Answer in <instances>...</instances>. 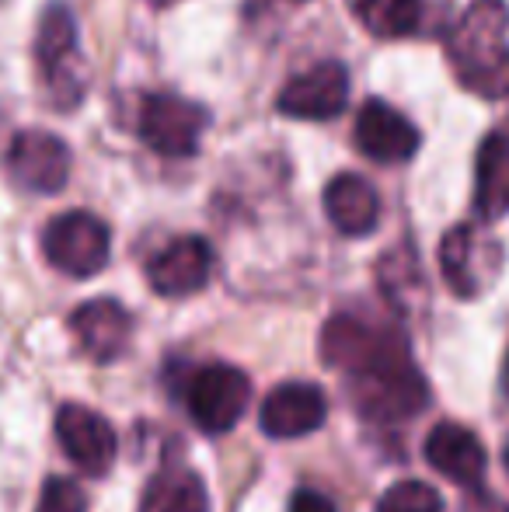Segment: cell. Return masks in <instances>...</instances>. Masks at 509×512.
I'll use <instances>...</instances> for the list:
<instances>
[{
	"label": "cell",
	"mask_w": 509,
	"mask_h": 512,
	"mask_svg": "<svg viewBox=\"0 0 509 512\" xmlns=\"http://www.w3.org/2000/svg\"><path fill=\"white\" fill-rule=\"evenodd\" d=\"M509 7L503 0H471L447 35L457 81L482 98L509 95Z\"/></svg>",
	"instance_id": "obj_1"
},
{
	"label": "cell",
	"mask_w": 509,
	"mask_h": 512,
	"mask_svg": "<svg viewBox=\"0 0 509 512\" xmlns=\"http://www.w3.org/2000/svg\"><path fill=\"white\" fill-rule=\"evenodd\" d=\"M321 359L353 380L408 359V342L398 328L370 324L360 314H335L321 328Z\"/></svg>",
	"instance_id": "obj_2"
},
{
	"label": "cell",
	"mask_w": 509,
	"mask_h": 512,
	"mask_svg": "<svg viewBox=\"0 0 509 512\" xmlns=\"http://www.w3.org/2000/svg\"><path fill=\"white\" fill-rule=\"evenodd\" d=\"M42 255L53 269L70 279H91L109 265L112 234L102 216L88 209H70L46 223L42 230Z\"/></svg>",
	"instance_id": "obj_3"
},
{
	"label": "cell",
	"mask_w": 509,
	"mask_h": 512,
	"mask_svg": "<svg viewBox=\"0 0 509 512\" xmlns=\"http://www.w3.org/2000/svg\"><path fill=\"white\" fill-rule=\"evenodd\" d=\"M35 60L53 102L60 108H74L84 98L81 81V53H77V21L63 4H49L39 18L35 32Z\"/></svg>",
	"instance_id": "obj_4"
},
{
	"label": "cell",
	"mask_w": 509,
	"mask_h": 512,
	"mask_svg": "<svg viewBox=\"0 0 509 512\" xmlns=\"http://www.w3.org/2000/svg\"><path fill=\"white\" fill-rule=\"evenodd\" d=\"M206 122H210V112L199 102L168 95V91H154L140 102L136 133L154 154L192 157L199 150V136H203Z\"/></svg>",
	"instance_id": "obj_5"
},
{
	"label": "cell",
	"mask_w": 509,
	"mask_h": 512,
	"mask_svg": "<svg viewBox=\"0 0 509 512\" xmlns=\"http://www.w3.org/2000/svg\"><path fill=\"white\" fill-rule=\"evenodd\" d=\"M440 269L447 286L457 297L471 300L492 286V279L503 269V248L496 237L478 230L475 223H457L440 241Z\"/></svg>",
	"instance_id": "obj_6"
},
{
	"label": "cell",
	"mask_w": 509,
	"mask_h": 512,
	"mask_svg": "<svg viewBox=\"0 0 509 512\" xmlns=\"http://www.w3.org/2000/svg\"><path fill=\"white\" fill-rule=\"evenodd\" d=\"M252 405V380L238 366L210 363L189 384V415L203 432H231Z\"/></svg>",
	"instance_id": "obj_7"
},
{
	"label": "cell",
	"mask_w": 509,
	"mask_h": 512,
	"mask_svg": "<svg viewBox=\"0 0 509 512\" xmlns=\"http://www.w3.org/2000/svg\"><path fill=\"white\" fill-rule=\"evenodd\" d=\"M353 387V401L374 422H398V418H412L426 408L429 387L422 373L412 366V359H401L384 370L363 373V377L349 380Z\"/></svg>",
	"instance_id": "obj_8"
},
{
	"label": "cell",
	"mask_w": 509,
	"mask_h": 512,
	"mask_svg": "<svg viewBox=\"0 0 509 512\" xmlns=\"http://www.w3.org/2000/svg\"><path fill=\"white\" fill-rule=\"evenodd\" d=\"M7 171L21 189L53 196L70 178V147L56 133L25 129L7 147Z\"/></svg>",
	"instance_id": "obj_9"
},
{
	"label": "cell",
	"mask_w": 509,
	"mask_h": 512,
	"mask_svg": "<svg viewBox=\"0 0 509 512\" xmlns=\"http://www.w3.org/2000/svg\"><path fill=\"white\" fill-rule=\"evenodd\" d=\"M56 439H60V450L67 453L70 464L81 474H88V478L109 474L119 450L116 429L109 425V418H102L98 411L84 405L60 408V415H56Z\"/></svg>",
	"instance_id": "obj_10"
},
{
	"label": "cell",
	"mask_w": 509,
	"mask_h": 512,
	"mask_svg": "<svg viewBox=\"0 0 509 512\" xmlns=\"http://www.w3.org/2000/svg\"><path fill=\"white\" fill-rule=\"evenodd\" d=\"M349 102V74L342 63L325 60L318 67L304 70V74L290 77L286 88L279 91L276 108L286 119H304V122H328L342 115Z\"/></svg>",
	"instance_id": "obj_11"
},
{
	"label": "cell",
	"mask_w": 509,
	"mask_h": 512,
	"mask_svg": "<svg viewBox=\"0 0 509 512\" xmlns=\"http://www.w3.org/2000/svg\"><path fill=\"white\" fill-rule=\"evenodd\" d=\"M356 147L363 157H370L374 164H405L415 157L422 136L398 108H391L381 98L363 102L360 115H356Z\"/></svg>",
	"instance_id": "obj_12"
},
{
	"label": "cell",
	"mask_w": 509,
	"mask_h": 512,
	"mask_svg": "<svg viewBox=\"0 0 509 512\" xmlns=\"http://www.w3.org/2000/svg\"><path fill=\"white\" fill-rule=\"evenodd\" d=\"M213 248L203 237H178L147 262V283L157 297H192L210 283Z\"/></svg>",
	"instance_id": "obj_13"
},
{
	"label": "cell",
	"mask_w": 509,
	"mask_h": 512,
	"mask_svg": "<svg viewBox=\"0 0 509 512\" xmlns=\"http://www.w3.org/2000/svg\"><path fill=\"white\" fill-rule=\"evenodd\" d=\"M328 418V398L321 387L290 380L269 391V398L258 408V425L272 439H300L307 432L321 429Z\"/></svg>",
	"instance_id": "obj_14"
},
{
	"label": "cell",
	"mask_w": 509,
	"mask_h": 512,
	"mask_svg": "<svg viewBox=\"0 0 509 512\" xmlns=\"http://www.w3.org/2000/svg\"><path fill=\"white\" fill-rule=\"evenodd\" d=\"M70 335L81 352L95 363H112L129 349L133 338V317L119 300H88L70 314Z\"/></svg>",
	"instance_id": "obj_15"
},
{
	"label": "cell",
	"mask_w": 509,
	"mask_h": 512,
	"mask_svg": "<svg viewBox=\"0 0 509 512\" xmlns=\"http://www.w3.org/2000/svg\"><path fill=\"white\" fill-rule=\"evenodd\" d=\"M426 460L443 474L450 478L454 485H464V488H475L482 485L485 478V446L468 425H457V422H440L433 432L426 436V446H422Z\"/></svg>",
	"instance_id": "obj_16"
},
{
	"label": "cell",
	"mask_w": 509,
	"mask_h": 512,
	"mask_svg": "<svg viewBox=\"0 0 509 512\" xmlns=\"http://www.w3.org/2000/svg\"><path fill=\"white\" fill-rule=\"evenodd\" d=\"M325 216L332 227L346 237H367L374 234L381 220V199L377 189L360 175H335L325 189Z\"/></svg>",
	"instance_id": "obj_17"
},
{
	"label": "cell",
	"mask_w": 509,
	"mask_h": 512,
	"mask_svg": "<svg viewBox=\"0 0 509 512\" xmlns=\"http://www.w3.org/2000/svg\"><path fill=\"white\" fill-rule=\"evenodd\" d=\"M475 209L482 220L509 213V136L489 133L475 161Z\"/></svg>",
	"instance_id": "obj_18"
},
{
	"label": "cell",
	"mask_w": 509,
	"mask_h": 512,
	"mask_svg": "<svg viewBox=\"0 0 509 512\" xmlns=\"http://www.w3.org/2000/svg\"><path fill=\"white\" fill-rule=\"evenodd\" d=\"M140 512H210L206 485L189 467H168L147 485Z\"/></svg>",
	"instance_id": "obj_19"
},
{
	"label": "cell",
	"mask_w": 509,
	"mask_h": 512,
	"mask_svg": "<svg viewBox=\"0 0 509 512\" xmlns=\"http://www.w3.org/2000/svg\"><path fill=\"white\" fill-rule=\"evenodd\" d=\"M349 11L377 39H405L422 25V0H349Z\"/></svg>",
	"instance_id": "obj_20"
},
{
	"label": "cell",
	"mask_w": 509,
	"mask_h": 512,
	"mask_svg": "<svg viewBox=\"0 0 509 512\" xmlns=\"http://www.w3.org/2000/svg\"><path fill=\"white\" fill-rule=\"evenodd\" d=\"M374 512H443V495L426 481H398L381 495Z\"/></svg>",
	"instance_id": "obj_21"
},
{
	"label": "cell",
	"mask_w": 509,
	"mask_h": 512,
	"mask_svg": "<svg viewBox=\"0 0 509 512\" xmlns=\"http://www.w3.org/2000/svg\"><path fill=\"white\" fill-rule=\"evenodd\" d=\"M35 512H88V499L70 478H49Z\"/></svg>",
	"instance_id": "obj_22"
},
{
	"label": "cell",
	"mask_w": 509,
	"mask_h": 512,
	"mask_svg": "<svg viewBox=\"0 0 509 512\" xmlns=\"http://www.w3.org/2000/svg\"><path fill=\"white\" fill-rule=\"evenodd\" d=\"M290 512H339V509H335V502L328 495L314 492V488H300L290 499Z\"/></svg>",
	"instance_id": "obj_23"
},
{
	"label": "cell",
	"mask_w": 509,
	"mask_h": 512,
	"mask_svg": "<svg viewBox=\"0 0 509 512\" xmlns=\"http://www.w3.org/2000/svg\"><path fill=\"white\" fill-rule=\"evenodd\" d=\"M503 387H506V394H509V352H506V366H503Z\"/></svg>",
	"instance_id": "obj_24"
},
{
	"label": "cell",
	"mask_w": 509,
	"mask_h": 512,
	"mask_svg": "<svg viewBox=\"0 0 509 512\" xmlns=\"http://www.w3.org/2000/svg\"><path fill=\"white\" fill-rule=\"evenodd\" d=\"M503 464H506V474H509V439H506V446H503Z\"/></svg>",
	"instance_id": "obj_25"
},
{
	"label": "cell",
	"mask_w": 509,
	"mask_h": 512,
	"mask_svg": "<svg viewBox=\"0 0 509 512\" xmlns=\"http://www.w3.org/2000/svg\"><path fill=\"white\" fill-rule=\"evenodd\" d=\"M154 4H157V7H164V4H171V0H154Z\"/></svg>",
	"instance_id": "obj_26"
},
{
	"label": "cell",
	"mask_w": 509,
	"mask_h": 512,
	"mask_svg": "<svg viewBox=\"0 0 509 512\" xmlns=\"http://www.w3.org/2000/svg\"><path fill=\"white\" fill-rule=\"evenodd\" d=\"M0 133H4V119H0Z\"/></svg>",
	"instance_id": "obj_27"
}]
</instances>
